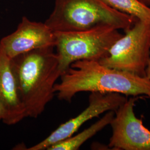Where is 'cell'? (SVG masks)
<instances>
[{"label": "cell", "instance_id": "1", "mask_svg": "<svg viewBox=\"0 0 150 150\" xmlns=\"http://www.w3.org/2000/svg\"><path fill=\"white\" fill-rule=\"evenodd\" d=\"M56 83L54 91L59 100L70 102L81 92L118 93L125 96L150 98V81L141 77L106 67L95 60L73 62Z\"/></svg>", "mask_w": 150, "mask_h": 150}, {"label": "cell", "instance_id": "2", "mask_svg": "<svg viewBox=\"0 0 150 150\" xmlns=\"http://www.w3.org/2000/svg\"><path fill=\"white\" fill-rule=\"evenodd\" d=\"M54 48H38L11 59L26 117L37 118L56 93L54 86L62 72Z\"/></svg>", "mask_w": 150, "mask_h": 150}, {"label": "cell", "instance_id": "3", "mask_svg": "<svg viewBox=\"0 0 150 150\" xmlns=\"http://www.w3.org/2000/svg\"><path fill=\"white\" fill-rule=\"evenodd\" d=\"M137 20L115 10L105 0H55L53 11L45 23L54 32L81 31L100 25L125 31Z\"/></svg>", "mask_w": 150, "mask_h": 150}, {"label": "cell", "instance_id": "4", "mask_svg": "<svg viewBox=\"0 0 150 150\" xmlns=\"http://www.w3.org/2000/svg\"><path fill=\"white\" fill-rule=\"evenodd\" d=\"M54 32V48L62 73L76 61H99L106 57L113 43L122 36L119 30L110 25H100L81 31Z\"/></svg>", "mask_w": 150, "mask_h": 150}, {"label": "cell", "instance_id": "5", "mask_svg": "<svg viewBox=\"0 0 150 150\" xmlns=\"http://www.w3.org/2000/svg\"><path fill=\"white\" fill-rule=\"evenodd\" d=\"M125 32L99 62L110 68L145 77L150 57V24L137 20Z\"/></svg>", "mask_w": 150, "mask_h": 150}, {"label": "cell", "instance_id": "6", "mask_svg": "<svg viewBox=\"0 0 150 150\" xmlns=\"http://www.w3.org/2000/svg\"><path fill=\"white\" fill-rule=\"evenodd\" d=\"M138 97L132 96L115 111L111 121L112 134L108 147L112 150H150V130L134 112Z\"/></svg>", "mask_w": 150, "mask_h": 150}, {"label": "cell", "instance_id": "7", "mask_svg": "<svg viewBox=\"0 0 150 150\" xmlns=\"http://www.w3.org/2000/svg\"><path fill=\"white\" fill-rule=\"evenodd\" d=\"M127 100L118 93L91 92L89 104L79 115L61 124L51 134L28 150H47L51 146L75 134L87 121L108 111H115Z\"/></svg>", "mask_w": 150, "mask_h": 150}, {"label": "cell", "instance_id": "8", "mask_svg": "<svg viewBox=\"0 0 150 150\" xmlns=\"http://www.w3.org/2000/svg\"><path fill=\"white\" fill-rule=\"evenodd\" d=\"M0 45L12 59L38 48L54 47V32L44 22L32 21L23 17L16 30L2 38Z\"/></svg>", "mask_w": 150, "mask_h": 150}, {"label": "cell", "instance_id": "9", "mask_svg": "<svg viewBox=\"0 0 150 150\" xmlns=\"http://www.w3.org/2000/svg\"><path fill=\"white\" fill-rule=\"evenodd\" d=\"M0 101L5 111L3 122L13 125L20 122L26 114L22 102L11 59L0 45Z\"/></svg>", "mask_w": 150, "mask_h": 150}, {"label": "cell", "instance_id": "10", "mask_svg": "<svg viewBox=\"0 0 150 150\" xmlns=\"http://www.w3.org/2000/svg\"><path fill=\"white\" fill-rule=\"evenodd\" d=\"M115 115V111H108L96 122L92 125L76 135H72L61 141L54 144L47 150H77L80 149L88 139H91L99 131L110 125Z\"/></svg>", "mask_w": 150, "mask_h": 150}, {"label": "cell", "instance_id": "11", "mask_svg": "<svg viewBox=\"0 0 150 150\" xmlns=\"http://www.w3.org/2000/svg\"><path fill=\"white\" fill-rule=\"evenodd\" d=\"M117 11L150 24V6L139 0H105Z\"/></svg>", "mask_w": 150, "mask_h": 150}, {"label": "cell", "instance_id": "12", "mask_svg": "<svg viewBox=\"0 0 150 150\" xmlns=\"http://www.w3.org/2000/svg\"><path fill=\"white\" fill-rule=\"evenodd\" d=\"M5 111L4 106L0 101V121H3L4 118L5 117Z\"/></svg>", "mask_w": 150, "mask_h": 150}, {"label": "cell", "instance_id": "13", "mask_svg": "<svg viewBox=\"0 0 150 150\" xmlns=\"http://www.w3.org/2000/svg\"><path fill=\"white\" fill-rule=\"evenodd\" d=\"M146 76L149 79V80L150 81V57L146 70Z\"/></svg>", "mask_w": 150, "mask_h": 150}, {"label": "cell", "instance_id": "14", "mask_svg": "<svg viewBox=\"0 0 150 150\" xmlns=\"http://www.w3.org/2000/svg\"><path fill=\"white\" fill-rule=\"evenodd\" d=\"M139 1H141V2L144 3L146 5L150 6V0H139Z\"/></svg>", "mask_w": 150, "mask_h": 150}]
</instances>
